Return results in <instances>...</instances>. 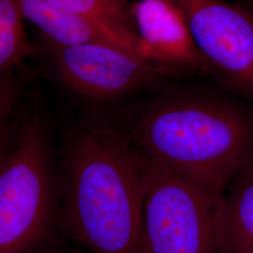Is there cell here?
<instances>
[{
	"label": "cell",
	"mask_w": 253,
	"mask_h": 253,
	"mask_svg": "<svg viewBox=\"0 0 253 253\" xmlns=\"http://www.w3.org/2000/svg\"><path fill=\"white\" fill-rule=\"evenodd\" d=\"M58 164L57 227L89 253H145L149 161L124 125L84 120L66 135Z\"/></svg>",
	"instance_id": "1"
},
{
	"label": "cell",
	"mask_w": 253,
	"mask_h": 253,
	"mask_svg": "<svg viewBox=\"0 0 253 253\" xmlns=\"http://www.w3.org/2000/svg\"><path fill=\"white\" fill-rule=\"evenodd\" d=\"M124 126L151 163L219 195L253 163V115L217 94L163 92Z\"/></svg>",
	"instance_id": "2"
},
{
	"label": "cell",
	"mask_w": 253,
	"mask_h": 253,
	"mask_svg": "<svg viewBox=\"0 0 253 253\" xmlns=\"http://www.w3.org/2000/svg\"><path fill=\"white\" fill-rule=\"evenodd\" d=\"M44 120L28 114L13 128L0 167V253H36L57 226L58 165Z\"/></svg>",
	"instance_id": "3"
},
{
	"label": "cell",
	"mask_w": 253,
	"mask_h": 253,
	"mask_svg": "<svg viewBox=\"0 0 253 253\" xmlns=\"http://www.w3.org/2000/svg\"><path fill=\"white\" fill-rule=\"evenodd\" d=\"M221 196L149 161L145 253H220L215 216Z\"/></svg>",
	"instance_id": "4"
},
{
	"label": "cell",
	"mask_w": 253,
	"mask_h": 253,
	"mask_svg": "<svg viewBox=\"0 0 253 253\" xmlns=\"http://www.w3.org/2000/svg\"><path fill=\"white\" fill-rule=\"evenodd\" d=\"M209 74L253 102V11L227 0H172Z\"/></svg>",
	"instance_id": "5"
},
{
	"label": "cell",
	"mask_w": 253,
	"mask_h": 253,
	"mask_svg": "<svg viewBox=\"0 0 253 253\" xmlns=\"http://www.w3.org/2000/svg\"><path fill=\"white\" fill-rule=\"evenodd\" d=\"M52 48L59 78L74 93L89 100H115L140 91L160 88L183 74L149 63L114 44Z\"/></svg>",
	"instance_id": "6"
},
{
	"label": "cell",
	"mask_w": 253,
	"mask_h": 253,
	"mask_svg": "<svg viewBox=\"0 0 253 253\" xmlns=\"http://www.w3.org/2000/svg\"><path fill=\"white\" fill-rule=\"evenodd\" d=\"M130 14L139 38V54L149 63L184 73L209 74L185 17L172 0H138Z\"/></svg>",
	"instance_id": "7"
},
{
	"label": "cell",
	"mask_w": 253,
	"mask_h": 253,
	"mask_svg": "<svg viewBox=\"0 0 253 253\" xmlns=\"http://www.w3.org/2000/svg\"><path fill=\"white\" fill-rule=\"evenodd\" d=\"M16 1L25 20L35 25L52 47L109 43L141 57L139 44L111 27L66 11L46 0Z\"/></svg>",
	"instance_id": "8"
},
{
	"label": "cell",
	"mask_w": 253,
	"mask_h": 253,
	"mask_svg": "<svg viewBox=\"0 0 253 253\" xmlns=\"http://www.w3.org/2000/svg\"><path fill=\"white\" fill-rule=\"evenodd\" d=\"M215 222L220 253L253 249V163L228 184L217 204Z\"/></svg>",
	"instance_id": "9"
},
{
	"label": "cell",
	"mask_w": 253,
	"mask_h": 253,
	"mask_svg": "<svg viewBox=\"0 0 253 253\" xmlns=\"http://www.w3.org/2000/svg\"><path fill=\"white\" fill-rule=\"evenodd\" d=\"M73 14L107 26L140 45L128 0H46Z\"/></svg>",
	"instance_id": "10"
},
{
	"label": "cell",
	"mask_w": 253,
	"mask_h": 253,
	"mask_svg": "<svg viewBox=\"0 0 253 253\" xmlns=\"http://www.w3.org/2000/svg\"><path fill=\"white\" fill-rule=\"evenodd\" d=\"M24 22L16 0H0V73L8 74L33 52Z\"/></svg>",
	"instance_id": "11"
},
{
	"label": "cell",
	"mask_w": 253,
	"mask_h": 253,
	"mask_svg": "<svg viewBox=\"0 0 253 253\" xmlns=\"http://www.w3.org/2000/svg\"><path fill=\"white\" fill-rule=\"evenodd\" d=\"M17 89L7 74L0 73V140L8 135L12 126L9 119L15 106Z\"/></svg>",
	"instance_id": "12"
},
{
	"label": "cell",
	"mask_w": 253,
	"mask_h": 253,
	"mask_svg": "<svg viewBox=\"0 0 253 253\" xmlns=\"http://www.w3.org/2000/svg\"><path fill=\"white\" fill-rule=\"evenodd\" d=\"M13 128L14 126H12L8 135L5 136L0 140V167L3 162L5 161L7 154L9 153V148L12 142V137H13Z\"/></svg>",
	"instance_id": "13"
},
{
	"label": "cell",
	"mask_w": 253,
	"mask_h": 253,
	"mask_svg": "<svg viewBox=\"0 0 253 253\" xmlns=\"http://www.w3.org/2000/svg\"><path fill=\"white\" fill-rule=\"evenodd\" d=\"M232 1L239 4V5H242L253 11V0H232Z\"/></svg>",
	"instance_id": "14"
},
{
	"label": "cell",
	"mask_w": 253,
	"mask_h": 253,
	"mask_svg": "<svg viewBox=\"0 0 253 253\" xmlns=\"http://www.w3.org/2000/svg\"><path fill=\"white\" fill-rule=\"evenodd\" d=\"M53 253H89L86 251H80V250H76V251H69V252H55Z\"/></svg>",
	"instance_id": "15"
},
{
	"label": "cell",
	"mask_w": 253,
	"mask_h": 253,
	"mask_svg": "<svg viewBox=\"0 0 253 253\" xmlns=\"http://www.w3.org/2000/svg\"><path fill=\"white\" fill-rule=\"evenodd\" d=\"M247 253H253V249H252L250 252H248Z\"/></svg>",
	"instance_id": "16"
}]
</instances>
